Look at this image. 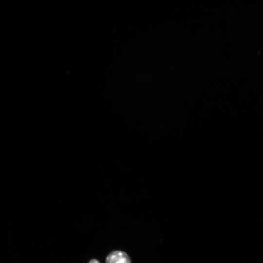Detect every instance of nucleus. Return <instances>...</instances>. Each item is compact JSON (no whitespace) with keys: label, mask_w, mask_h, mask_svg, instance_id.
I'll list each match as a JSON object with an SVG mask.
<instances>
[{"label":"nucleus","mask_w":263,"mask_h":263,"mask_svg":"<svg viewBox=\"0 0 263 263\" xmlns=\"http://www.w3.org/2000/svg\"><path fill=\"white\" fill-rule=\"evenodd\" d=\"M106 263H131V261L126 252L115 250L109 253L106 258Z\"/></svg>","instance_id":"1"},{"label":"nucleus","mask_w":263,"mask_h":263,"mask_svg":"<svg viewBox=\"0 0 263 263\" xmlns=\"http://www.w3.org/2000/svg\"><path fill=\"white\" fill-rule=\"evenodd\" d=\"M89 263H100L97 260L93 259L90 260Z\"/></svg>","instance_id":"2"}]
</instances>
